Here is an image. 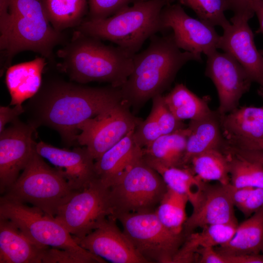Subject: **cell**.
<instances>
[{
  "instance_id": "1",
  "label": "cell",
  "mask_w": 263,
  "mask_h": 263,
  "mask_svg": "<svg viewBox=\"0 0 263 263\" xmlns=\"http://www.w3.org/2000/svg\"><path fill=\"white\" fill-rule=\"evenodd\" d=\"M53 79L42 84L24 108L28 123L56 131L67 146L78 145L80 126L122 101L121 87H93Z\"/></svg>"
},
{
  "instance_id": "2",
  "label": "cell",
  "mask_w": 263,
  "mask_h": 263,
  "mask_svg": "<svg viewBox=\"0 0 263 263\" xmlns=\"http://www.w3.org/2000/svg\"><path fill=\"white\" fill-rule=\"evenodd\" d=\"M65 39L50 22L42 0H0V76L21 52L53 61L54 49Z\"/></svg>"
},
{
  "instance_id": "3",
  "label": "cell",
  "mask_w": 263,
  "mask_h": 263,
  "mask_svg": "<svg viewBox=\"0 0 263 263\" xmlns=\"http://www.w3.org/2000/svg\"><path fill=\"white\" fill-rule=\"evenodd\" d=\"M148 47L133 56V69L121 87L122 101L138 109L150 99L168 89L179 70L191 60L201 62V56L182 52L176 45L172 32L154 35Z\"/></svg>"
},
{
  "instance_id": "4",
  "label": "cell",
  "mask_w": 263,
  "mask_h": 263,
  "mask_svg": "<svg viewBox=\"0 0 263 263\" xmlns=\"http://www.w3.org/2000/svg\"><path fill=\"white\" fill-rule=\"evenodd\" d=\"M101 40L77 30L57 51L61 59L57 67L77 83L103 82L121 87L133 71L134 55Z\"/></svg>"
},
{
  "instance_id": "5",
  "label": "cell",
  "mask_w": 263,
  "mask_h": 263,
  "mask_svg": "<svg viewBox=\"0 0 263 263\" xmlns=\"http://www.w3.org/2000/svg\"><path fill=\"white\" fill-rule=\"evenodd\" d=\"M170 2L169 0H138L108 18L83 20L77 30L113 42L134 55L147 39L162 32L160 13Z\"/></svg>"
},
{
  "instance_id": "6",
  "label": "cell",
  "mask_w": 263,
  "mask_h": 263,
  "mask_svg": "<svg viewBox=\"0 0 263 263\" xmlns=\"http://www.w3.org/2000/svg\"><path fill=\"white\" fill-rule=\"evenodd\" d=\"M77 192L58 169L49 166L36 151L21 174L1 197L29 203L55 218L59 208Z\"/></svg>"
},
{
  "instance_id": "7",
  "label": "cell",
  "mask_w": 263,
  "mask_h": 263,
  "mask_svg": "<svg viewBox=\"0 0 263 263\" xmlns=\"http://www.w3.org/2000/svg\"><path fill=\"white\" fill-rule=\"evenodd\" d=\"M0 216L12 221L29 239L41 247L67 250L84 257L92 263H106L78 245L63 225L37 207H30L1 196Z\"/></svg>"
},
{
  "instance_id": "8",
  "label": "cell",
  "mask_w": 263,
  "mask_h": 263,
  "mask_svg": "<svg viewBox=\"0 0 263 263\" xmlns=\"http://www.w3.org/2000/svg\"><path fill=\"white\" fill-rule=\"evenodd\" d=\"M109 188L114 218L121 214L155 211L168 187L142 155Z\"/></svg>"
},
{
  "instance_id": "9",
  "label": "cell",
  "mask_w": 263,
  "mask_h": 263,
  "mask_svg": "<svg viewBox=\"0 0 263 263\" xmlns=\"http://www.w3.org/2000/svg\"><path fill=\"white\" fill-rule=\"evenodd\" d=\"M137 251L149 263H172L186 239L184 232L176 233L165 226L155 211L128 213L114 218Z\"/></svg>"
},
{
  "instance_id": "10",
  "label": "cell",
  "mask_w": 263,
  "mask_h": 263,
  "mask_svg": "<svg viewBox=\"0 0 263 263\" xmlns=\"http://www.w3.org/2000/svg\"><path fill=\"white\" fill-rule=\"evenodd\" d=\"M113 214L109 188L96 178L61 207L55 218L73 237L81 238Z\"/></svg>"
},
{
  "instance_id": "11",
  "label": "cell",
  "mask_w": 263,
  "mask_h": 263,
  "mask_svg": "<svg viewBox=\"0 0 263 263\" xmlns=\"http://www.w3.org/2000/svg\"><path fill=\"white\" fill-rule=\"evenodd\" d=\"M123 101L110 110L90 119L80 127L78 145L87 147L95 160L134 130L142 121Z\"/></svg>"
},
{
  "instance_id": "12",
  "label": "cell",
  "mask_w": 263,
  "mask_h": 263,
  "mask_svg": "<svg viewBox=\"0 0 263 263\" xmlns=\"http://www.w3.org/2000/svg\"><path fill=\"white\" fill-rule=\"evenodd\" d=\"M160 19L162 32L171 29L179 49L199 56L218 49L221 36L214 27L190 17L180 4L165 6Z\"/></svg>"
},
{
  "instance_id": "13",
  "label": "cell",
  "mask_w": 263,
  "mask_h": 263,
  "mask_svg": "<svg viewBox=\"0 0 263 263\" xmlns=\"http://www.w3.org/2000/svg\"><path fill=\"white\" fill-rule=\"evenodd\" d=\"M206 56L205 74L215 86L219 100L218 113L224 115L238 107L240 98L248 91L252 81L229 54L215 50Z\"/></svg>"
},
{
  "instance_id": "14",
  "label": "cell",
  "mask_w": 263,
  "mask_h": 263,
  "mask_svg": "<svg viewBox=\"0 0 263 263\" xmlns=\"http://www.w3.org/2000/svg\"><path fill=\"white\" fill-rule=\"evenodd\" d=\"M35 129L16 119L0 133V192L3 194L18 179L34 153Z\"/></svg>"
},
{
  "instance_id": "15",
  "label": "cell",
  "mask_w": 263,
  "mask_h": 263,
  "mask_svg": "<svg viewBox=\"0 0 263 263\" xmlns=\"http://www.w3.org/2000/svg\"><path fill=\"white\" fill-rule=\"evenodd\" d=\"M231 24L224 30L218 49L233 56L244 68L252 82L263 88V56L255 44L248 21L253 10L234 13Z\"/></svg>"
},
{
  "instance_id": "16",
  "label": "cell",
  "mask_w": 263,
  "mask_h": 263,
  "mask_svg": "<svg viewBox=\"0 0 263 263\" xmlns=\"http://www.w3.org/2000/svg\"><path fill=\"white\" fill-rule=\"evenodd\" d=\"M109 216L99 227L81 238L73 237L80 246L113 263H149L135 249L123 230Z\"/></svg>"
},
{
  "instance_id": "17",
  "label": "cell",
  "mask_w": 263,
  "mask_h": 263,
  "mask_svg": "<svg viewBox=\"0 0 263 263\" xmlns=\"http://www.w3.org/2000/svg\"><path fill=\"white\" fill-rule=\"evenodd\" d=\"M36 151L56 167L75 191H82L97 178L95 160L85 146L70 150L40 141L36 143Z\"/></svg>"
},
{
  "instance_id": "18",
  "label": "cell",
  "mask_w": 263,
  "mask_h": 263,
  "mask_svg": "<svg viewBox=\"0 0 263 263\" xmlns=\"http://www.w3.org/2000/svg\"><path fill=\"white\" fill-rule=\"evenodd\" d=\"M234 207L230 183L206 186L199 203L193 208L192 214L184 225V234L187 237L197 228L208 225L238 223Z\"/></svg>"
},
{
  "instance_id": "19",
  "label": "cell",
  "mask_w": 263,
  "mask_h": 263,
  "mask_svg": "<svg viewBox=\"0 0 263 263\" xmlns=\"http://www.w3.org/2000/svg\"><path fill=\"white\" fill-rule=\"evenodd\" d=\"M134 130L95 160L96 178L108 188L143 155L142 149L134 138Z\"/></svg>"
},
{
  "instance_id": "20",
  "label": "cell",
  "mask_w": 263,
  "mask_h": 263,
  "mask_svg": "<svg viewBox=\"0 0 263 263\" xmlns=\"http://www.w3.org/2000/svg\"><path fill=\"white\" fill-rule=\"evenodd\" d=\"M49 247L36 244L12 221L0 216V263H43Z\"/></svg>"
},
{
  "instance_id": "21",
  "label": "cell",
  "mask_w": 263,
  "mask_h": 263,
  "mask_svg": "<svg viewBox=\"0 0 263 263\" xmlns=\"http://www.w3.org/2000/svg\"><path fill=\"white\" fill-rule=\"evenodd\" d=\"M46 58L34 59L10 66L6 71L5 83L11 96V105H21L33 97L42 85V73Z\"/></svg>"
},
{
  "instance_id": "22",
  "label": "cell",
  "mask_w": 263,
  "mask_h": 263,
  "mask_svg": "<svg viewBox=\"0 0 263 263\" xmlns=\"http://www.w3.org/2000/svg\"><path fill=\"white\" fill-rule=\"evenodd\" d=\"M189 133L183 159L184 167L189 166L191 159L205 151L224 147L220 115L213 112L201 118L190 120Z\"/></svg>"
},
{
  "instance_id": "23",
  "label": "cell",
  "mask_w": 263,
  "mask_h": 263,
  "mask_svg": "<svg viewBox=\"0 0 263 263\" xmlns=\"http://www.w3.org/2000/svg\"><path fill=\"white\" fill-rule=\"evenodd\" d=\"M226 141L263 137V107L244 106L220 115Z\"/></svg>"
},
{
  "instance_id": "24",
  "label": "cell",
  "mask_w": 263,
  "mask_h": 263,
  "mask_svg": "<svg viewBox=\"0 0 263 263\" xmlns=\"http://www.w3.org/2000/svg\"><path fill=\"white\" fill-rule=\"evenodd\" d=\"M226 256L259 254L263 252V207L238 225L226 243L215 249Z\"/></svg>"
},
{
  "instance_id": "25",
  "label": "cell",
  "mask_w": 263,
  "mask_h": 263,
  "mask_svg": "<svg viewBox=\"0 0 263 263\" xmlns=\"http://www.w3.org/2000/svg\"><path fill=\"white\" fill-rule=\"evenodd\" d=\"M238 225V223L211 225L203 227L200 232H192L186 237L173 263L192 262L199 248L214 247L226 243L234 236Z\"/></svg>"
},
{
  "instance_id": "26",
  "label": "cell",
  "mask_w": 263,
  "mask_h": 263,
  "mask_svg": "<svg viewBox=\"0 0 263 263\" xmlns=\"http://www.w3.org/2000/svg\"><path fill=\"white\" fill-rule=\"evenodd\" d=\"M188 133V127H185L161 135L142 149L143 158L167 167H185L183 159Z\"/></svg>"
},
{
  "instance_id": "27",
  "label": "cell",
  "mask_w": 263,
  "mask_h": 263,
  "mask_svg": "<svg viewBox=\"0 0 263 263\" xmlns=\"http://www.w3.org/2000/svg\"><path fill=\"white\" fill-rule=\"evenodd\" d=\"M144 160L161 175L168 188L186 196L193 208L196 207L206 185L195 175L191 168L167 167Z\"/></svg>"
},
{
  "instance_id": "28",
  "label": "cell",
  "mask_w": 263,
  "mask_h": 263,
  "mask_svg": "<svg viewBox=\"0 0 263 263\" xmlns=\"http://www.w3.org/2000/svg\"><path fill=\"white\" fill-rule=\"evenodd\" d=\"M163 96L170 112L180 121L198 119L212 112L207 100L198 96L183 83L176 84Z\"/></svg>"
},
{
  "instance_id": "29",
  "label": "cell",
  "mask_w": 263,
  "mask_h": 263,
  "mask_svg": "<svg viewBox=\"0 0 263 263\" xmlns=\"http://www.w3.org/2000/svg\"><path fill=\"white\" fill-rule=\"evenodd\" d=\"M189 164L195 175L204 182L217 181L224 185L230 183L228 151L224 153L221 148L207 150L193 157Z\"/></svg>"
},
{
  "instance_id": "30",
  "label": "cell",
  "mask_w": 263,
  "mask_h": 263,
  "mask_svg": "<svg viewBox=\"0 0 263 263\" xmlns=\"http://www.w3.org/2000/svg\"><path fill=\"white\" fill-rule=\"evenodd\" d=\"M52 26L57 31L79 26L87 11V0H42Z\"/></svg>"
},
{
  "instance_id": "31",
  "label": "cell",
  "mask_w": 263,
  "mask_h": 263,
  "mask_svg": "<svg viewBox=\"0 0 263 263\" xmlns=\"http://www.w3.org/2000/svg\"><path fill=\"white\" fill-rule=\"evenodd\" d=\"M188 198L168 188L155 213L160 221L167 227L180 233L187 219L186 208Z\"/></svg>"
},
{
  "instance_id": "32",
  "label": "cell",
  "mask_w": 263,
  "mask_h": 263,
  "mask_svg": "<svg viewBox=\"0 0 263 263\" xmlns=\"http://www.w3.org/2000/svg\"><path fill=\"white\" fill-rule=\"evenodd\" d=\"M230 153V184L235 188H263V166L225 149Z\"/></svg>"
},
{
  "instance_id": "33",
  "label": "cell",
  "mask_w": 263,
  "mask_h": 263,
  "mask_svg": "<svg viewBox=\"0 0 263 263\" xmlns=\"http://www.w3.org/2000/svg\"><path fill=\"white\" fill-rule=\"evenodd\" d=\"M178 3L191 9L201 21L225 29L230 25L225 12L231 10L230 0H177Z\"/></svg>"
},
{
  "instance_id": "34",
  "label": "cell",
  "mask_w": 263,
  "mask_h": 263,
  "mask_svg": "<svg viewBox=\"0 0 263 263\" xmlns=\"http://www.w3.org/2000/svg\"><path fill=\"white\" fill-rule=\"evenodd\" d=\"M152 99V106L150 113L157 122L163 135L185 128L182 121L178 120L170 112L162 94L157 95Z\"/></svg>"
},
{
  "instance_id": "35",
  "label": "cell",
  "mask_w": 263,
  "mask_h": 263,
  "mask_svg": "<svg viewBox=\"0 0 263 263\" xmlns=\"http://www.w3.org/2000/svg\"><path fill=\"white\" fill-rule=\"evenodd\" d=\"M138 0H89V19L110 17L123 8Z\"/></svg>"
},
{
  "instance_id": "36",
  "label": "cell",
  "mask_w": 263,
  "mask_h": 263,
  "mask_svg": "<svg viewBox=\"0 0 263 263\" xmlns=\"http://www.w3.org/2000/svg\"><path fill=\"white\" fill-rule=\"evenodd\" d=\"M163 135L159 126L150 113L147 118L137 126L133 136L137 145L142 149Z\"/></svg>"
},
{
  "instance_id": "37",
  "label": "cell",
  "mask_w": 263,
  "mask_h": 263,
  "mask_svg": "<svg viewBox=\"0 0 263 263\" xmlns=\"http://www.w3.org/2000/svg\"><path fill=\"white\" fill-rule=\"evenodd\" d=\"M263 207V188H254L238 209L246 217L251 216Z\"/></svg>"
},
{
  "instance_id": "38",
  "label": "cell",
  "mask_w": 263,
  "mask_h": 263,
  "mask_svg": "<svg viewBox=\"0 0 263 263\" xmlns=\"http://www.w3.org/2000/svg\"><path fill=\"white\" fill-rule=\"evenodd\" d=\"M200 263H227L226 256L217 252L214 247H205L198 249L196 256Z\"/></svg>"
},
{
  "instance_id": "39",
  "label": "cell",
  "mask_w": 263,
  "mask_h": 263,
  "mask_svg": "<svg viewBox=\"0 0 263 263\" xmlns=\"http://www.w3.org/2000/svg\"><path fill=\"white\" fill-rule=\"evenodd\" d=\"M24 112V107L22 104L15 105L13 108L1 106L0 107V133L5 129V126L8 123H11Z\"/></svg>"
},
{
  "instance_id": "40",
  "label": "cell",
  "mask_w": 263,
  "mask_h": 263,
  "mask_svg": "<svg viewBox=\"0 0 263 263\" xmlns=\"http://www.w3.org/2000/svg\"><path fill=\"white\" fill-rule=\"evenodd\" d=\"M225 142L229 146L240 149L263 151V137L257 139H241Z\"/></svg>"
},
{
  "instance_id": "41",
  "label": "cell",
  "mask_w": 263,
  "mask_h": 263,
  "mask_svg": "<svg viewBox=\"0 0 263 263\" xmlns=\"http://www.w3.org/2000/svg\"><path fill=\"white\" fill-rule=\"evenodd\" d=\"M226 149L232 152L256 161L263 166V151L242 149L228 145H227Z\"/></svg>"
},
{
  "instance_id": "42",
  "label": "cell",
  "mask_w": 263,
  "mask_h": 263,
  "mask_svg": "<svg viewBox=\"0 0 263 263\" xmlns=\"http://www.w3.org/2000/svg\"><path fill=\"white\" fill-rule=\"evenodd\" d=\"M253 188V187L236 188L231 185V197L234 206L238 207L242 205L247 198Z\"/></svg>"
},
{
  "instance_id": "43",
  "label": "cell",
  "mask_w": 263,
  "mask_h": 263,
  "mask_svg": "<svg viewBox=\"0 0 263 263\" xmlns=\"http://www.w3.org/2000/svg\"><path fill=\"white\" fill-rule=\"evenodd\" d=\"M228 263H263V254L226 256Z\"/></svg>"
},
{
  "instance_id": "44",
  "label": "cell",
  "mask_w": 263,
  "mask_h": 263,
  "mask_svg": "<svg viewBox=\"0 0 263 263\" xmlns=\"http://www.w3.org/2000/svg\"><path fill=\"white\" fill-rule=\"evenodd\" d=\"M250 5L258 17L260 24L259 32L263 34V0H253L250 2ZM260 52L263 56V50Z\"/></svg>"
},
{
  "instance_id": "45",
  "label": "cell",
  "mask_w": 263,
  "mask_h": 263,
  "mask_svg": "<svg viewBox=\"0 0 263 263\" xmlns=\"http://www.w3.org/2000/svg\"><path fill=\"white\" fill-rule=\"evenodd\" d=\"M253 0H230L231 5V10L235 13L253 10L250 5V2Z\"/></svg>"
},
{
  "instance_id": "46",
  "label": "cell",
  "mask_w": 263,
  "mask_h": 263,
  "mask_svg": "<svg viewBox=\"0 0 263 263\" xmlns=\"http://www.w3.org/2000/svg\"><path fill=\"white\" fill-rule=\"evenodd\" d=\"M258 93L259 95L262 97V98L263 99V87H260V88L258 90Z\"/></svg>"
},
{
  "instance_id": "47",
  "label": "cell",
  "mask_w": 263,
  "mask_h": 263,
  "mask_svg": "<svg viewBox=\"0 0 263 263\" xmlns=\"http://www.w3.org/2000/svg\"><path fill=\"white\" fill-rule=\"evenodd\" d=\"M170 0V1H171V0Z\"/></svg>"
}]
</instances>
